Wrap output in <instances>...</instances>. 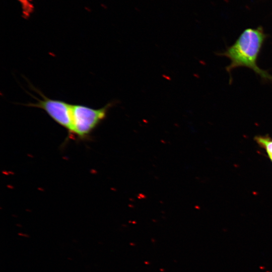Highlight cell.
Returning <instances> with one entry per match:
<instances>
[{"mask_svg":"<svg viewBox=\"0 0 272 272\" xmlns=\"http://www.w3.org/2000/svg\"><path fill=\"white\" fill-rule=\"evenodd\" d=\"M266 36L261 27L244 30L235 42L226 51L218 55L228 57L231 61L226 67L231 75L232 70L238 67L251 69L264 81L272 82V75L260 69L257 64Z\"/></svg>","mask_w":272,"mask_h":272,"instance_id":"obj_1","label":"cell"},{"mask_svg":"<svg viewBox=\"0 0 272 272\" xmlns=\"http://www.w3.org/2000/svg\"><path fill=\"white\" fill-rule=\"evenodd\" d=\"M114 104V102H109L99 109L82 104H72V128L71 133L80 138L88 136L105 118L108 111Z\"/></svg>","mask_w":272,"mask_h":272,"instance_id":"obj_2","label":"cell"},{"mask_svg":"<svg viewBox=\"0 0 272 272\" xmlns=\"http://www.w3.org/2000/svg\"><path fill=\"white\" fill-rule=\"evenodd\" d=\"M34 88V87H33ZM40 95L41 99L36 98V102L24 104L25 106L40 108L56 123L65 127L71 133L72 128V104L64 101L46 97L40 91L34 88Z\"/></svg>","mask_w":272,"mask_h":272,"instance_id":"obj_3","label":"cell"},{"mask_svg":"<svg viewBox=\"0 0 272 272\" xmlns=\"http://www.w3.org/2000/svg\"><path fill=\"white\" fill-rule=\"evenodd\" d=\"M84 9H85V10L86 11H87L88 12H91L92 11L90 7H89L85 6V7H84Z\"/></svg>","mask_w":272,"mask_h":272,"instance_id":"obj_5","label":"cell"},{"mask_svg":"<svg viewBox=\"0 0 272 272\" xmlns=\"http://www.w3.org/2000/svg\"><path fill=\"white\" fill-rule=\"evenodd\" d=\"M254 140L265 151L272 162V138L268 135H257L254 137Z\"/></svg>","mask_w":272,"mask_h":272,"instance_id":"obj_4","label":"cell"}]
</instances>
